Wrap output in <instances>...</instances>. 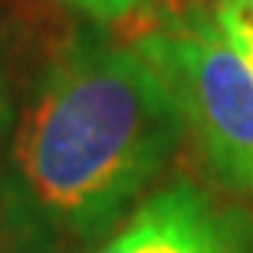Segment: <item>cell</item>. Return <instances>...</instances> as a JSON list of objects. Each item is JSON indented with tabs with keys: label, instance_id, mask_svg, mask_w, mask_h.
I'll list each match as a JSON object with an SVG mask.
<instances>
[{
	"label": "cell",
	"instance_id": "3",
	"mask_svg": "<svg viewBox=\"0 0 253 253\" xmlns=\"http://www.w3.org/2000/svg\"><path fill=\"white\" fill-rule=\"evenodd\" d=\"M92 253H253V238L238 213L177 180L137 205L128 223Z\"/></svg>",
	"mask_w": 253,
	"mask_h": 253
},
{
	"label": "cell",
	"instance_id": "4",
	"mask_svg": "<svg viewBox=\"0 0 253 253\" xmlns=\"http://www.w3.org/2000/svg\"><path fill=\"white\" fill-rule=\"evenodd\" d=\"M213 22L220 25V31L226 34V40L235 46V52L247 61V67L253 70V15L235 12L232 6H216Z\"/></svg>",
	"mask_w": 253,
	"mask_h": 253
},
{
	"label": "cell",
	"instance_id": "5",
	"mask_svg": "<svg viewBox=\"0 0 253 253\" xmlns=\"http://www.w3.org/2000/svg\"><path fill=\"white\" fill-rule=\"evenodd\" d=\"M67 6H74L80 12H85L88 19H98V22H119V19H128V15L147 9L153 0H64Z\"/></svg>",
	"mask_w": 253,
	"mask_h": 253
},
{
	"label": "cell",
	"instance_id": "2",
	"mask_svg": "<svg viewBox=\"0 0 253 253\" xmlns=\"http://www.w3.org/2000/svg\"><path fill=\"white\" fill-rule=\"evenodd\" d=\"M180 110L208 171L223 186L253 192V70L205 15L177 19L134 43Z\"/></svg>",
	"mask_w": 253,
	"mask_h": 253
},
{
	"label": "cell",
	"instance_id": "6",
	"mask_svg": "<svg viewBox=\"0 0 253 253\" xmlns=\"http://www.w3.org/2000/svg\"><path fill=\"white\" fill-rule=\"evenodd\" d=\"M9 122V98H6V88H3V77H0V128Z\"/></svg>",
	"mask_w": 253,
	"mask_h": 253
},
{
	"label": "cell",
	"instance_id": "7",
	"mask_svg": "<svg viewBox=\"0 0 253 253\" xmlns=\"http://www.w3.org/2000/svg\"><path fill=\"white\" fill-rule=\"evenodd\" d=\"M223 6H232L235 12H244V15H253V0H220Z\"/></svg>",
	"mask_w": 253,
	"mask_h": 253
},
{
	"label": "cell",
	"instance_id": "1",
	"mask_svg": "<svg viewBox=\"0 0 253 253\" xmlns=\"http://www.w3.org/2000/svg\"><path fill=\"white\" fill-rule=\"evenodd\" d=\"M183 131L165 80L134 46L80 34L34 92L12 165L28 205L85 241L122 220Z\"/></svg>",
	"mask_w": 253,
	"mask_h": 253
}]
</instances>
